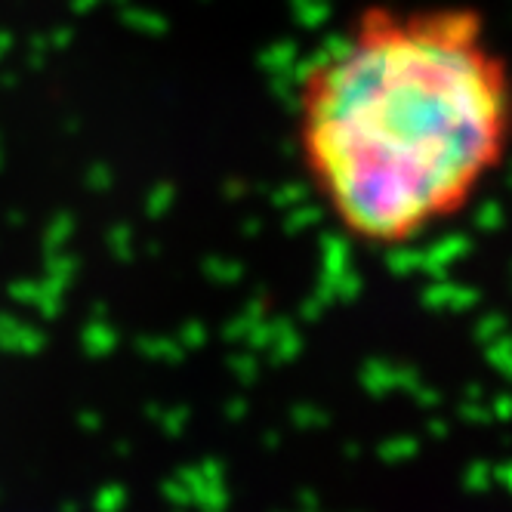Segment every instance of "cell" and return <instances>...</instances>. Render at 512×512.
<instances>
[{
    "label": "cell",
    "instance_id": "cell-1",
    "mask_svg": "<svg viewBox=\"0 0 512 512\" xmlns=\"http://www.w3.org/2000/svg\"><path fill=\"white\" fill-rule=\"evenodd\" d=\"M290 112L334 229L364 250H408L512 161V59L472 4H368L306 59Z\"/></svg>",
    "mask_w": 512,
    "mask_h": 512
}]
</instances>
